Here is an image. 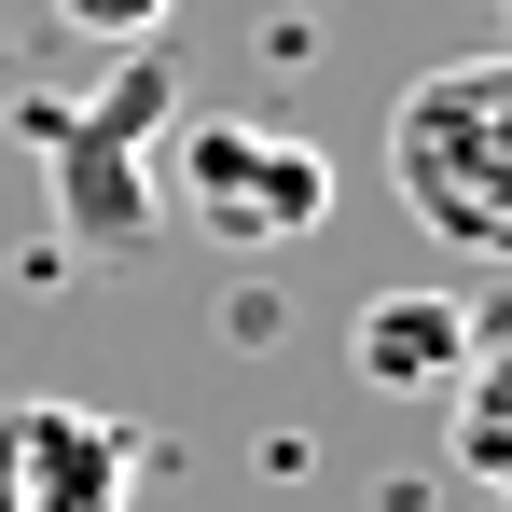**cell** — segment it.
I'll use <instances>...</instances> for the list:
<instances>
[{"mask_svg":"<svg viewBox=\"0 0 512 512\" xmlns=\"http://www.w3.org/2000/svg\"><path fill=\"white\" fill-rule=\"evenodd\" d=\"M153 153H167L180 208H194L222 250H291V236H319V222H333V153H319V139H291V125L180 111Z\"/></svg>","mask_w":512,"mask_h":512,"instance_id":"obj_3","label":"cell"},{"mask_svg":"<svg viewBox=\"0 0 512 512\" xmlns=\"http://www.w3.org/2000/svg\"><path fill=\"white\" fill-rule=\"evenodd\" d=\"M388 194L416 208L429 250L512 263V42L499 56H443L388 111Z\"/></svg>","mask_w":512,"mask_h":512,"instance_id":"obj_2","label":"cell"},{"mask_svg":"<svg viewBox=\"0 0 512 512\" xmlns=\"http://www.w3.org/2000/svg\"><path fill=\"white\" fill-rule=\"evenodd\" d=\"M443 429H457V471L485 499H512V319H471V360L443 388Z\"/></svg>","mask_w":512,"mask_h":512,"instance_id":"obj_6","label":"cell"},{"mask_svg":"<svg viewBox=\"0 0 512 512\" xmlns=\"http://www.w3.org/2000/svg\"><path fill=\"white\" fill-rule=\"evenodd\" d=\"M139 429L97 402H0V512H125Z\"/></svg>","mask_w":512,"mask_h":512,"instance_id":"obj_4","label":"cell"},{"mask_svg":"<svg viewBox=\"0 0 512 512\" xmlns=\"http://www.w3.org/2000/svg\"><path fill=\"white\" fill-rule=\"evenodd\" d=\"M167 125H180V56L167 42H139L97 97H14V139H28L42 194H56V250L70 263L125 277L153 250V139Z\"/></svg>","mask_w":512,"mask_h":512,"instance_id":"obj_1","label":"cell"},{"mask_svg":"<svg viewBox=\"0 0 512 512\" xmlns=\"http://www.w3.org/2000/svg\"><path fill=\"white\" fill-rule=\"evenodd\" d=\"M499 28H512V0H499Z\"/></svg>","mask_w":512,"mask_h":512,"instance_id":"obj_8","label":"cell"},{"mask_svg":"<svg viewBox=\"0 0 512 512\" xmlns=\"http://www.w3.org/2000/svg\"><path fill=\"white\" fill-rule=\"evenodd\" d=\"M167 14H180V0H56V28H84V42H111V56H139Z\"/></svg>","mask_w":512,"mask_h":512,"instance_id":"obj_7","label":"cell"},{"mask_svg":"<svg viewBox=\"0 0 512 512\" xmlns=\"http://www.w3.org/2000/svg\"><path fill=\"white\" fill-rule=\"evenodd\" d=\"M346 360H360V388H388V402H443L457 360H471V305H457V291H374V305L346 319Z\"/></svg>","mask_w":512,"mask_h":512,"instance_id":"obj_5","label":"cell"}]
</instances>
